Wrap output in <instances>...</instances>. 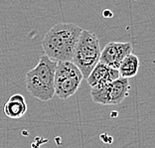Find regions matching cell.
<instances>
[{
  "instance_id": "ba28073f",
  "label": "cell",
  "mask_w": 155,
  "mask_h": 148,
  "mask_svg": "<svg viewBox=\"0 0 155 148\" xmlns=\"http://www.w3.org/2000/svg\"><path fill=\"white\" fill-rule=\"evenodd\" d=\"M27 104L21 94H15L9 97L3 107V112L9 118H20L26 113Z\"/></svg>"
},
{
  "instance_id": "277c9868",
  "label": "cell",
  "mask_w": 155,
  "mask_h": 148,
  "mask_svg": "<svg viewBox=\"0 0 155 148\" xmlns=\"http://www.w3.org/2000/svg\"><path fill=\"white\" fill-rule=\"evenodd\" d=\"M83 79L82 72L72 61H58L55 72V96L68 100L77 93Z\"/></svg>"
},
{
  "instance_id": "8992f818",
  "label": "cell",
  "mask_w": 155,
  "mask_h": 148,
  "mask_svg": "<svg viewBox=\"0 0 155 148\" xmlns=\"http://www.w3.org/2000/svg\"><path fill=\"white\" fill-rule=\"evenodd\" d=\"M132 45L129 42H110L101 51L100 62L118 69L123 59L132 53Z\"/></svg>"
},
{
  "instance_id": "30bf717a",
  "label": "cell",
  "mask_w": 155,
  "mask_h": 148,
  "mask_svg": "<svg viewBox=\"0 0 155 148\" xmlns=\"http://www.w3.org/2000/svg\"><path fill=\"white\" fill-rule=\"evenodd\" d=\"M103 16L104 17V18H111V17L114 16V13H112L110 10L105 9L103 11Z\"/></svg>"
},
{
  "instance_id": "6da1fadb",
  "label": "cell",
  "mask_w": 155,
  "mask_h": 148,
  "mask_svg": "<svg viewBox=\"0 0 155 148\" xmlns=\"http://www.w3.org/2000/svg\"><path fill=\"white\" fill-rule=\"evenodd\" d=\"M82 30L80 26L74 23L56 24L42 40L44 53L55 61H72Z\"/></svg>"
},
{
  "instance_id": "3957f363",
  "label": "cell",
  "mask_w": 155,
  "mask_h": 148,
  "mask_svg": "<svg viewBox=\"0 0 155 148\" xmlns=\"http://www.w3.org/2000/svg\"><path fill=\"white\" fill-rule=\"evenodd\" d=\"M101 51L100 40L97 35L83 29L74 51L72 62L82 72L84 79H87L100 62Z\"/></svg>"
},
{
  "instance_id": "9c48e42d",
  "label": "cell",
  "mask_w": 155,
  "mask_h": 148,
  "mask_svg": "<svg viewBox=\"0 0 155 148\" xmlns=\"http://www.w3.org/2000/svg\"><path fill=\"white\" fill-rule=\"evenodd\" d=\"M118 71L121 77L130 79L135 77L139 71V58L133 53H130L121 61Z\"/></svg>"
},
{
  "instance_id": "52a82bcc",
  "label": "cell",
  "mask_w": 155,
  "mask_h": 148,
  "mask_svg": "<svg viewBox=\"0 0 155 148\" xmlns=\"http://www.w3.org/2000/svg\"><path fill=\"white\" fill-rule=\"evenodd\" d=\"M119 77L120 76H119L118 69L111 68V67L105 65L104 63L98 62L86 80L87 84L91 87H93L96 86H100V84L110 83L112 81L118 79Z\"/></svg>"
},
{
  "instance_id": "7a4b0ae2",
  "label": "cell",
  "mask_w": 155,
  "mask_h": 148,
  "mask_svg": "<svg viewBox=\"0 0 155 148\" xmlns=\"http://www.w3.org/2000/svg\"><path fill=\"white\" fill-rule=\"evenodd\" d=\"M58 61L43 55L38 64L26 74V87L31 96L48 101L55 96V72Z\"/></svg>"
},
{
  "instance_id": "5b68a950",
  "label": "cell",
  "mask_w": 155,
  "mask_h": 148,
  "mask_svg": "<svg viewBox=\"0 0 155 148\" xmlns=\"http://www.w3.org/2000/svg\"><path fill=\"white\" fill-rule=\"evenodd\" d=\"M130 84L128 79L119 77L110 83L93 87L91 97L94 103L104 105L121 104L129 94Z\"/></svg>"
}]
</instances>
